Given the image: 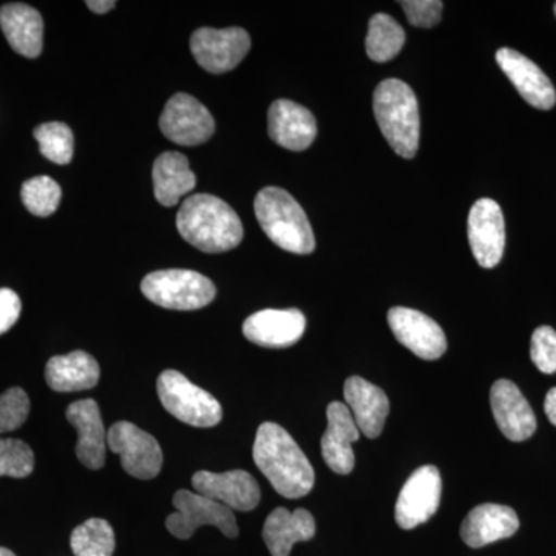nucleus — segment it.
I'll return each instance as SVG.
<instances>
[{
    "instance_id": "f257e3e1",
    "label": "nucleus",
    "mask_w": 556,
    "mask_h": 556,
    "mask_svg": "<svg viewBox=\"0 0 556 556\" xmlns=\"http://www.w3.org/2000/svg\"><path fill=\"white\" fill-rule=\"evenodd\" d=\"M252 455L255 466L268 478L278 495L298 500L313 490L316 481L314 468L283 427L273 422L262 424Z\"/></svg>"
},
{
    "instance_id": "f03ea898",
    "label": "nucleus",
    "mask_w": 556,
    "mask_h": 556,
    "mask_svg": "<svg viewBox=\"0 0 556 556\" xmlns=\"http://www.w3.org/2000/svg\"><path fill=\"white\" fill-rule=\"evenodd\" d=\"M177 229L182 239L206 254L228 252L243 240V225L237 212L208 193L185 200L178 211Z\"/></svg>"
},
{
    "instance_id": "7ed1b4c3",
    "label": "nucleus",
    "mask_w": 556,
    "mask_h": 556,
    "mask_svg": "<svg viewBox=\"0 0 556 556\" xmlns=\"http://www.w3.org/2000/svg\"><path fill=\"white\" fill-rule=\"evenodd\" d=\"M372 109L391 149L402 159H415L419 149L420 116L412 87L401 79L382 80L376 87Z\"/></svg>"
},
{
    "instance_id": "20e7f679",
    "label": "nucleus",
    "mask_w": 556,
    "mask_h": 556,
    "mask_svg": "<svg viewBox=\"0 0 556 556\" xmlns=\"http://www.w3.org/2000/svg\"><path fill=\"white\" fill-rule=\"evenodd\" d=\"M254 207L260 226L278 248L299 255L311 254L316 249L309 219L287 190H260L255 197Z\"/></svg>"
},
{
    "instance_id": "39448f33",
    "label": "nucleus",
    "mask_w": 556,
    "mask_h": 556,
    "mask_svg": "<svg viewBox=\"0 0 556 556\" xmlns=\"http://www.w3.org/2000/svg\"><path fill=\"white\" fill-rule=\"evenodd\" d=\"M141 291L161 308L193 311L204 308L217 294L215 285L203 274L189 269H166L149 274Z\"/></svg>"
},
{
    "instance_id": "423d86ee",
    "label": "nucleus",
    "mask_w": 556,
    "mask_h": 556,
    "mask_svg": "<svg viewBox=\"0 0 556 556\" xmlns=\"http://www.w3.org/2000/svg\"><path fill=\"white\" fill-rule=\"evenodd\" d=\"M156 388L163 407L181 422L199 428H211L222 422L223 408L217 399L203 388L193 386L181 372L166 369Z\"/></svg>"
},
{
    "instance_id": "0eeeda50",
    "label": "nucleus",
    "mask_w": 556,
    "mask_h": 556,
    "mask_svg": "<svg viewBox=\"0 0 556 556\" xmlns=\"http://www.w3.org/2000/svg\"><path fill=\"white\" fill-rule=\"evenodd\" d=\"M175 514L166 519L167 530L178 540H189L203 526L217 527L223 535L239 536L236 515L217 501L189 490H178L174 495Z\"/></svg>"
},
{
    "instance_id": "6e6552de",
    "label": "nucleus",
    "mask_w": 556,
    "mask_h": 556,
    "mask_svg": "<svg viewBox=\"0 0 556 556\" xmlns=\"http://www.w3.org/2000/svg\"><path fill=\"white\" fill-rule=\"evenodd\" d=\"M108 447L121 457V466L130 477L153 479L163 468V452L159 441L135 424L116 422L108 433Z\"/></svg>"
},
{
    "instance_id": "1a4fd4ad",
    "label": "nucleus",
    "mask_w": 556,
    "mask_h": 556,
    "mask_svg": "<svg viewBox=\"0 0 556 556\" xmlns=\"http://www.w3.org/2000/svg\"><path fill=\"white\" fill-rule=\"evenodd\" d=\"M251 49V38L243 28H200L190 38V50L201 67L214 75L237 67Z\"/></svg>"
},
{
    "instance_id": "9d476101",
    "label": "nucleus",
    "mask_w": 556,
    "mask_h": 556,
    "mask_svg": "<svg viewBox=\"0 0 556 556\" xmlns=\"http://www.w3.org/2000/svg\"><path fill=\"white\" fill-rule=\"evenodd\" d=\"M160 129L172 142L192 148L208 141L215 131V121L199 100L177 93L161 113Z\"/></svg>"
},
{
    "instance_id": "9b49d317",
    "label": "nucleus",
    "mask_w": 556,
    "mask_h": 556,
    "mask_svg": "<svg viewBox=\"0 0 556 556\" xmlns=\"http://www.w3.org/2000/svg\"><path fill=\"white\" fill-rule=\"evenodd\" d=\"M442 479L434 466L417 468L402 486L396 503V522L401 529L412 530L437 514L441 504Z\"/></svg>"
},
{
    "instance_id": "f8f14e48",
    "label": "nucleus",
    "mask_w": 556,
    "mask_h": 556,
    "mask_svg": "<svg viewBox=\"0 0 556 556\" xmlns=\"http://www.w3.org/2000/svg\"><path fill=\"white\" fill-rule=\"evenodd\" d=\"M468 241L479 266L495 268L506 248V223L496 201L478 200L468 214Z\"/></svg>"
},
{
    "instance_id": "ddd939ff",
    "label": "nucleus",
    "mask_w": 556,
    "mask_h": 556,
    "mask_svg": "<svg viewBox=\"0 0 556 556\" xmlns=\"http://www.w3.org/2000/svg\"><path fill=\"white\" fill-rule=\"evenodd\" d=\"M388 325L402 345L424 361H437L447 351L444 331L433 318L412 308L388 311Z\"/></svg>"
},
{
    "instance_id": "4468645a",
    "label": "nucleus",
    "mask_w": 556,
    "mask_h": 556,
    "mask_svg": "<svg viewBox=\"0 0 556 556\" xmlns=\"http://www.w3.org/2000/svg\"><path fill=\"white\" fill-rule=\"evenodd\" d=\"M192 485L200 495L211 497L232 511L254 510L262 497L258 482L244 470L225 471V473L197 471L192 477Z\"/></svg>"
},
{
    "instance_id": "2eb2a0df",
    "label": "nucleus",
    "mask_w": 556,
    "mask_h": 556,
    "mask_svg": "<svg viewBox=\"0 0 556 556\" xmlns=\"http://www.w3.org/2000/svg\"><path fill=\"white\" fill-rule=\"evenodd\" d=\"M493 416L504 437L514 442L527 441L536 431V417L519 388L507 379L495 382L490 391Z\"/></svg>"
},
{
    "instance_id": "dca6fc26",
    "label": "nucleus",
    "mask_w": 556,
    "mask_h": 556,
    "mask_svg": "<svg viewBox=\"0 0 556 556\" xmlns=\"http://www.w3.org/2000/svg\"><path fill=\"white\" fill-rule=\"evenodd\" d=\"M496 62L501 70L506 73L508 79L514 84L522 98L532 108L551 110L556 102L554 84L547 78L535 62L530 61L525 54L517 50L500 49L496 51Z\"/></svg>"
},
{
    "instance_id": "f3484780",
    "label": "nucleus",
    "mask_w": 556,
    "mask_h": 556,
    "mask_svg": "<svg viewBox=\"0 0 556 556\" xmlns=\"http://www.w3.org/2000/svg\"><path fill=\"white\" fill-rule=\"evenodd\" d=\"M306 318L299 309H263L252 314L243 324L249 342L265 348H288L302 339Z\"/></svg>"
},
{
    "instance_id": "a211bd4d",
    "label": "nucleus",
    "mask_w": 556,
    "mask_h": 556,
    "mask_svg": "<svg viewBox=\"0 0 556 556\" xmlns=\"http://www.w3.org/2000/svg\"><path fill=\"white\" fill-rule=\"evenodd\" d=\"M327 416L328 428L321 438V456L334 473H351L356 463L353 444L361 438L356 420L342 402H331Z\"/></svg>"
},
{
    "instance_id": "6ab92c4d",
    "label": "nucleus",
    "mask_w": 556,
    "mask_h": 556,
    "mask_svg": "<svg viewBox=\"0 0 556 556\" xmlns=\"http://www.w3.org/2000/svg\"><path fill=\"white\" fill-rule=\"evenodd\" d=\"M268 131L281 148L302 152L316 139L317 123L313 113L298 102L278 100L269 108Z\"/></svg>"
},
{
    "instance_id": "aec40b11",
    "label": "nucleus",
    "mask_w": 556,
    "mask_h": 556,
    "mask_svg": "<svg viewBox=\"0 0 556 556\" xmlns=\"http://www.w3.org/2000/svg\"><path fill=\"white\" fill-rule=\"evenodd\" d=\"M67 419L78 431L76 456L80 464L90 470H100L105 464L108 433L97 402L93 399L73 402L67 408Z\"/></svg>"
},
{
    "instance_id": "412c9836",
    "label": "nucleus",
    "mask_w": 556,
    "mask_h": 556,
    "mask_svg": "<svg viewBox=\"0 0 556 556\" xmlns=\"http://www.w3.org/2000/svg\"><path fill=\"white\" fill-rule=\"evenodd\" d=\"M346 407L356 420L358 431L369 439H376L382 433L390 401L379 387L372 386L367 380L353 376L346 379L343 388Z\"/></svg>"
},
{
    "instance_id": "4be33fe9",
    "label": "nucleus",
    "mask_w": 556,
    "mask_h": 556,
    "mask_svg": "<svg viewBox=\"0 0 556 556\" xmlns=\"http://www.w3.org/2000/svg\"><path fill=\"white\" fill-rule=\"evenodd\" d=\"M517 511L500 504H482L475 507L460 527V536L468 547L479 548L506 540L517 533Z\"/></svg>"
},
{
    "instance_id": "5701e85b",
    "label": "nucleus",
    "mask_w": 556,
    "mask_h": 556,
    "mask_svg": "<svg viewBox=\"0 0 556 556\" xmlns=\"http://www.w3.org/2000/svg\"><path fill=\"white\" fill-rule=\"evenodd\" d=\"M0 28L21 56L35 60L42 51L43 21L27 3H7L0 9Z\"/></svg>"
},
{
    "instance_id": "b1692460",
    "label": "nucleus",
    "mask_w": 556,
    "mask_h": 556,
    "mask_svg": "<svg viewBox=\"0 0 556 556\" xmlns=\"http://www.w3.org/2000/svg\"><path fill=\"white\" fill-rule=\"evenodd\" d=\"M316 535V521L305 508L289 511L278 507L266 519L263 540L273 556H289L295 543L313 540Z\"/></svg>"
},
{
    "instance_id": "393cba45",
    "label": "nucleus",
    "mask_w": 556,
    "mask_h": 556,
    "mask_svg": "<svg viewBox=\"0 0 556 556\" xmlns=\"http://www.w3.org/2000/svg\"><path fill=\"white\" fill-rule=\"evenodd\" d=\"M101 369L97 358L86 351H73L65 356L51 357L46 367V380L58 393L90 390L100 382Z\"/></svg>"
},
{
    "instance_id": "a878e982",
    "label": "nucleus",
    "mask_w": 556,
    "mask_h": 556,
    "mask_svg": "<svg viewBox=\"0 0 556 556\" xmlns=\"http://www.w3.org/2000/svg\"><path fill=\"white\" fill-rule=\"evenodd\" d=\"M153 189L155 199L163 206L172 207L192 192L197 177L189 167V160L179 152H164L153 164Z\"/></svg>"
},
{
    "instance_id": "bb28decb",
    "label": "nucleus",
    "mask_w": 556,
    "mask_h": 556,
    "mask_svg": "<svg viewBox=\"0 0 556 556\" xmlns=\"http://www.w3.org/2000/svg\"><path fill=\"white\" fill-rule=\"evenodd\" d=\"M405 31L399 22L388 14L379 13L369 20L367 35L368 58L375 62L394 60L405 43Z\"/></svg>"
},
{
    "instance_id": "cd10ccee",
    "label": "nucleus",
    "mask_w": 556,
    "mask_h": 556,
    "mask_svg": "<svg viewBox=\"0 0 556 556\" xmlns=\"http://www.w3.org/2000/svg\"><path fill=\"white\" fill-rule=\"evenodd\" d=\"M70 546L76 556H113L115 532L105 519L91 518L73 530Z\"/></svg>"
},
{
    "instance_id": "c85d7f7f",
    "label": "nucleus",
    "mask_w": 556,
    "mask_h": 556,
    "mask_svg": "<svg viewBox=\"0 0 556 556\" xmlns=\"http://www.w3.org/2000/svg\"><path fill=\"white\" fill-rule=\"evenodd\" d=\"M36 141L39 142V150L47 160L51 163L65 166L73 159V150H75V137L67 124L46 123L36 127L35 131Z\"/></svg>"
},
{
    "instance_id": "c756f323",
    "label": "nucleus",
    "mask_w": 556,
    "mask_h": 556,
    "mask_svg": "<svg viewBox=\"0 0 556 556\" xmlns=\"http://www.w3.org/2000/svg\"><path fill=\"white\" fill-rule=\"evenodd\" d=\"M24 206L36 217H50L60 207L61 186L50 177H35L24 182L21 190Z\"/></svg>"
},
{
    "instance_id": "7c9ffc66",
    "label": "nucleus",
    "mask_w": 556,
    "mask_h": 556,
    "mask_svg": "<svg viewBox=\"0 0 556 556\" xmlns=\"http://www.w3.org/2000/svg\"><path fill=\"white\" fill-rule=\"evenodd\" d=\"M35 470V453L21 439H0V477L27 478Z\"/></svg>"
},
{
    "instance_id": "2f4dec72",
    "label": "nucleus",
    "mask_w": 556,
    "mask_h": 556,
    "mask_svg": "<svg viewBox=\"0 0 556 556\" xmlns=\"http://www.w3.org/2000/svg\"><path fill=\"white\" fill-rule=\"evenodd\" d=\"M30 415V399L22 388H10L0 396V433L17 430Z\"/></svg>"
},
{
    "instance_id": "473e14b6",
    "label": "nucleus",
    "mask_w": 556,
    "mask_h": 556,
    "mask_svg": "<svg viewBox=\"0 0 556 556\" xmlns=\"http://www.w3.org/2000/svg\"><path fill=\"white\" fill-rule=\"evenodd\" d=\"M530 357L541 372H556V331L551 327H540L532 336Z\"/></svg>"
},
{
    "instance_id": "72a5a7b5",
    "label": "nucleus",
    "mask_w": 556,
    "mask_h": 556,
    "mask_svg": "<svg viewBox=\"0 0 556 556\" xmlns=\"http://www.w3.org/2000/svg\"><path fill=\"white\" fill-rule=\"evenodd\" d=\"M399 5L415 27L433 28L441 22L444 3L441 0H402Z\"/></svg>"
},
{
    "instance_id": "f704fd0d",
    "label": "nucleus",
    "mask_w": 556,
    "mask_h": 556,
    "mask_svg": "<svg viewBox=\"0 0 556 556\" xmlns=\"http://www.w3.org/2000/svg\"><path fill=\"white\" fill-rule=\"evenodd\" d=\"M20 295L9 288L0 289V336L9 331L21 316Z\"/></svg>"
},
{
    "instance_id": "c9c22d12",
    "label": "nucleus",
    "mask_w": 556,
    "mask_h": 556,
    "mask_svg": "<svg viewBox=\"0 0 556 556\" xmlns=\"http://www.w3.org/2000/svg\"><path fill=\"white\" fill-rule=\"evenodd\" d=\"M544 409H546L548 420L556 427V388H552L548 391L546 402H544Z\"/></svg>"
},
{
    "instance_id": "e433bc0d",
    "label": "nucleus",
    "mask_w": 556,
    "mask_h": 556,
    "mask_svg": "<svg viewBox=\"0 0 556 556\" xmlns=\"http://www.w3.org/2000/svg\"><path fill=\"white\" fill-rule=\"evenodd\" d=\"M86 5L89 7L91 11H94V13L98 14H104L108 13V11L115 9L116 2H113V0H89V2H86Z\"/></svg>"
},
{
    "instance_id": "4c0bfd02",
    "label": "nucleus",
    "mask_w": 556,
    "mask_h": 556,
    "mask_svg": "<svg viewBox=\"0 0 556 556\" xmlns=\"http://www.w3.org/2000/svg\"><path fill=\"white\" fill-rule=\"evenodd\" d=\"M0 556H16L9 548L0 547Z\"/></svg>"
},
{
    "instance_id": "58836bf2",
    "label": "nucleus",
    "mask_w": 556,
    "mask_h": 556,
    "mask_svg": "<svg viewBox=\"0 0 556 556\" xmlns=\"http://www.w3.org/2000/svg\"><path fill=\"white\" fill-rule=\"evenodd\" d=\"M555 14H556V3H555Z\"/></svg>"
}]
</instances>
